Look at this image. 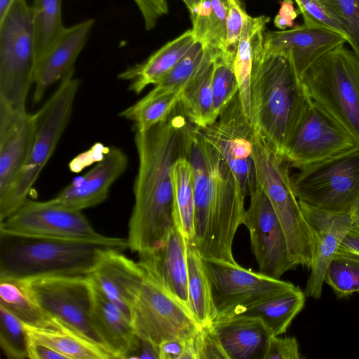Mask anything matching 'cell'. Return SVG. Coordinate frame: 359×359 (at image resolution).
<instances>
[{
    "mask_svg": "<svg viewBox=\"0 0 359 359\" xmlns=\"http://www.w3.org/2000/svg\"><path fill=\"white\" fill-rule=\"evenodd\" d=\"M190 124L178 104L164 121L135 132L138 168L127 238L133 252L161 246L177 227L172 171L176 161L186 156Z\"/></svg>",
    "mask_w": 359,
    "mask_h": 359,
    "instance_id": "obj_1",
    "label": "cell"
},
{
    "mask_svg": "<svg viewBox=\"0 0 359 359\" xmlns=\"http://www.w3.org/2000/svg\"><path fill=\"white\" fill-rule=\"evenodd\" d=\"M185 157L193 171L195 199L194 233L189 243L203 258L237 263L232 245L243 224L246 196L219 151L191 123Z\"/></svg>",
    "mask_w": 359,
    "mask_h": 359,
    "instance_id": "obj_2",
    "label": "cell"
},
{
    "mask_svg": "<svg viewBox=\"0 0 359 359\" xmlns=\"http://www.w3.org/2000/svg\"><path fill=\"white\" fill-rule=\"evenodd\" d=\"M128 248L127 238L67 239L0 231V277H88L106 255Z\"/></svg>",
    "mask_w": 359,
    "mask_h": 359,
    "instance_id": "obj_3",
    "label": "cell"
},
{
    "mask_svg": "<svg viewBox=\"0 0 359 359\" xmlns=\"http://www.w3.org/2000/svg\"><path fill=\"white\" fill-rule=\"evenodd\" d=\"M250 93L255 132L284 160L307 98L290 55L263 48L253 62Z\"/></svg>",
    "mask_w": 359,
    "mask_h": 359,
    "instance_id": "obj_4",
    "label": "cell"
},
{
    "mask_svg": "<svg viewBox=\"0 0 359 359\" xmlns=\"http://www.w3.org/2000/svg\"><path fill=\"white\" fill-rule=\"evenodd\" d=\"M80 81L74 69L62 80L45 104L33 114L34 133L26 163L10 193L0 201V222L27 198L41 172L53 154L69 122Z\"/></svg>",
    "mask_w": 359,
    "mask_h": 359,
    "instance_id": "obj_5",
    "label": "cell"
},
{
    "mask_svg": "<svg viewBox=\"0 0 359 359\" xmlns=\"http://www.w3.org/2000/svg\"><path fill=\"white\" fill-rule=\"evenodd\" d=\"M306 94L359 142V59L344 44L302 75Z\"/></svg>",
    "mask_w": 359,
    "mask_h": 359,
    "instance_id": "obj_6",
    "label": "cell"
},
{
    "mask_svg": "<svg viewBox=\"0 0 359 359\" xmlns=\"http://www.w3.org/2000/svg\"><path fill=\"white\" fill-rule=\"evenodd\" d=\"M252 158L257 181L275 210L292 261L296 266L310 268L313 259L312 241L293 189L290 166L274 154L255 130Z\"/></svg>",
    "mask_w": 359,
    "mask_h": 359,
    "instance_id": "obj_7",
    "label": "cell"
},
{
    "mask_svg": "<svg viewBox=\"0 0 359 359\" xmlns=\"http://www.w3.org/2000/svg\"><path fill=\"white\" fill-rule=\"evenodd\" d=\"M35 67L32 7L13 0L0 20V104L26 109Z\"/></svg>",
    "mask_w": 359,
    "mask_h": 359,
    "instance_id": "obj_8",
    "label": "cell"
},
{
    "mask_svg": "<svg viewBox=\"0 0 359 359\" xmlns=\"http://www.w3.org/2000/svg\"><path fill=\"white\" fill-rule=\"evenodd\" d=\"M292 182L299 201L325 210L351 212L359 203V150L299 170Z\"/></svg>",
    "mask_w": 359,
    "mask_h": 359,
    "instance_id": "obj_9",
    "label": "cell"
},
{
    "mask_svg": "<svg viewBox=\"0 0 359 359\" xmlns=\"http://www.w3.org/2000/svg\"><path fill=\"white\" fill-rule=\"evenodd\" d=\"M358 150L359 142L307 95L284 156L290 168L304 170Z\"/></svg>",
    "mask_w": 359,
    "mask_h": 359,
    "instance_id": "obj_10",
    "label": "cell"
},
{
    "mask_svg": "<svg viewBox=\"0 0 359 359\" xmlns=\"http://www.w3.org/2000/svg\"><path fill=\"white\" fill-rule=\"evenodd\" d=\"M27 280L33 297L46 314L104 348L90 323L93 287L88 276Z\"/></svg>",
    "mask_w": 359,
    "mask_h": 359,
    "instance_id": "obj_11",
    "label": "cell"
},
{
    "mask_svg": "<svg viewBox=\"0 0 359 359\" xmlns=\"http://www.w3.org/2000/svg\"><path fill=\"white\" fill-rule=\"evenodd\" d=\"M198 130L222 154L247 196L257 182L252 158L255 129L243 111L238 91L215 122Z\"/></svg>",
    "mask_w": 359,
    "mask_h": 359,
    "instance_id": "obj_12",
    "label": "cell"
},
{
    "mask_svg": "<svg viewBox=\"0 0 359 359\" xmlns=\"http://www.w3.org/2000/svg\"><path fill=\"white\" fill-rule=\"evenodd\" d=\"M202 259L210 283L217 316L295 287L290 282L254 272L237 263L217 259Z\"/></svg>",
    "mask_w": 359,
    "mask_h": 359,
    "instance_id": "obj_13",
    "label": "cell"
},
{
    "mask_svg": "<svg viewBox=\"0 0 359 359\" xmlns=\"http://www.w3.org/2000/svg\"><path fill=\"white\" fill-rule=\"evenodd\" d=\"M0 231L41 238L95 240L106 236L93 227L81 211L67 208L53 200L27 199L0 222Z\"/></svg>",
    "mask_w": 359,
    "mask_h": 359,
    "instance_id": "obj_14",
    "label": "cell"
},
{
    "mask_svg": "<svg viewBox=\"0 0 359 359\" xmlns=\"http://www.w3.org/2000/svg\"><path fill=\"white\" fill-rule=\"evenodd\" d=\"M130 319L138 335L158 345L175 337H191L200 327L186 308L147 275L132 305Z\"/></svg>",
    "mask_w": 359,
    "mask_h": 359,
    "instance_id": "obj_15",
    "label": "cell"
},
{
    "mask_svg": "<svg viewBox=\"0 0 359 359\" xmlns=\"http://www.w3.org/2000/svg\"><path fill=\"white\" fill-rule=\"evenodd\" d=\"M249 194L250 203L245 210L243 224L249 231L259 272L279 278L296 265L290 257L286 238L275 210L258 182Z\"/></svg>",
    "mask_w": 359,
    "mask_h": 359,
    "instance_id": "obj_16",
    "label": "cell"
},
{
    "mask_svg": "<svg viewBox=\"0 0 359 359\" xmlns=\"http://www.w3.org/2000/svg\"><path fill=\"white\" fill-rule=\"evenodd\" d=\"M299 202L313 247L311 273L304 292L306 297L320 299L327 266L355 221L351 212H335Z\"/></svg>",
    "mask_w": 359,
    "mask_h": 359,
    "instance_id": "obj_17",
    "label": "cell"
},
{
    "mask_svg": "<svg viewBox=\"0 0 359 359\" xmlns=\"http://www.w3.org/2000/svg\"><path fill=\"white\" fill-rule=\"evenodd\" d=\"M187 248V238L176 227L161 246L137 253V262L148 278L190 312Z\"/></svg>",
    "mask_w": 359,
    "mask_h": 359,
    "instance_id": "obj_18",
    "label": "cell"
},
{
    "mask_svg": "<svg viewBox=\"0 0 359 359\" xmlns=\"http://www.w3.org/2000/svg\"><path fill=\"white\" fill-rule=\"evenodd\" d=\"M128 164V156L122 149L107 148L95 166L74 179L53 200L79 211L96 206L107 199L111 187L123 174Z\"/></svg>",
    "mask_w": 359,
    "mask_h": 359,
    "instance_id": "obj_19",
    "label": "cell"
},
{
    "mask_svg": "<svg viewBox=\"0 0 359 359\" xmlns=\"http://www.w3.org/2000/svg\"><path fill=\"white\" fill-rule=\"evenodd\" d=\"M33 133V114L0 104V201L10 193L26 163Z\"/></svg>",
    "mask_w": 359,
    "mask_h": 359,
    "instance_id": "obj_20",
    "label": "cell"
},
{
    "mask_svg": "<svg viewBox=\"0 0 359 359\" xmlns=\"http://www.w3.org/2000/svg\"><path fill=\"white\" fill-rule=\"evenodd\" d=\"M345 42L346 39L339 33L304 24L289 30L264 34V50L287 53L301 79L316 61Z\"/></svg>",
    "mask_w": 359,
    "mask_h": 359,
    "instance_id": "obj_21",
    "label": "cell"
},
{
    "mask_svg": "<svg viewBox=\"0 0 359 359\" xmlns=\"http://www.w3.org/2000/svg\"><path fill=\"white\" fill-rule=\"evenodd\" d=\"M95 25L93 18L65 27L36 64L33 102H40L48 88L70 71L84 48Z\"/></svg>",
    "mask_w": 359,
    "mask_h": 359,
    "instance_id": "obj_22",
    "label": "cell"
},
{
    "mask_svg": "<svg viewBox=\"0 0 359 359\" xmlns=\"http://www.w3.org/2000/svg\"><path fill=\"white\" fill-rule=\"evenodd\" d=\"M88 278L95 290L130 318L132 305L146 278V273L138 262L123 252H111L99 262Z\"/></svg>",
    "mask_w": 359,
    "mask_h": 359,
    "instance_id": "obj_23",
    "label": "cell"
},
{
    "mask_svg": "<svg viewBox=\"0 0 359 359\" xmlns=\"http://www.w3.org/2000/svg\"><path fill=\"white\" fill-rule=\"evenodd\" d=\"M228 359H264L272 336L257 318L224 314L211 323Z\"/></svg>",
    "mask_w": 359,
    "mask_h": 359,
    "instance_id": "obj_24",
    "label": "cell"
},
{
    "mask_svg": "<svg viewBox=\"0 0 359 359\" xmlns=\"http://www.w3.org/2000/svg\"><path fill=\"white\" fill-rule=\"evenodd\" d=\"M90 323L112 358H128L136 337L131 320L94 288Z\"/></svg>",
    "mask_w": 359,
    "mask_h": 359,
    "instance_id": "obj_25",
    "label": "cell"
},
{
    "mask_svg": "<svg viewBox=\"0 0 359 359\" xmlns=\"http://www.w3.org/2000/svg\"><path fill=\"white\" fill-rule=\"evenodd\" d=\"M196 41L192 29H188L168 42L143 62L121 72L119 79L130 82L129 90L140 94L149 85L158 83L183 57Z\"/></svg>",
    "mask_w": 359,
    "mask_h": 359,
    "instance_id": "obj_26",
    "label": "cell"
},
{
    "mask_svg": "<svg viewBox=\"0 0 359 359\" xmlns=\"http://www.w3.org/2000/svg\"><path fill=\"white\" fill-rule=\"evenodd\" d=\"M218 48L205 46L203 61L181 92L179 107L187 120L203 128L217 119L213 107L212 77Z\"/></svg>",
    "mask_w": 359,
    "mask_h": 359,
    "instance_id": "obj_27",
    "label": "cell"
},
{
    "mask_svg": "<svg viewBox=\"0 0 359 359\" xmlns=\"http://www.w3.org/2000/svg\"><path fill=\"white\" fill-rule=\"evenodd\" d=\"M306 294L299 287L263 301L221 314L242 315L259 318L272 336L285 333L294 318L303 309ZM219 316V315H218Z\"/></svg>",
    "mask_w": 359,
    "mask_h": 359,
    "instance_id": "obj_28",
    "label": "cell"
},
{
    "mask_svg": "<svg viewBox=\"0 0 359 359\" xmlns=\"http://www.w3.org/2000/svg\"><path fill=\"white\" fill-rule=\"evenodd\" d=\"M24 325L30 338L49 346L66 359L112 358L104 348L56 320L46 327Z\"/></svg>",
    "mask_w": 359,
    "mask_h": 359,
    "instance_id": "obj_29",
    "label": "cell"
},
{
    "mask_svg": "<svg viewBox=\"0 0 359 359\" xmlns=\"http://www.w3.org/2000/svg\"><path fill=\"white\" fill-rule=\"evenodd\" d=\"M269 17L247 16L234 59V70L238 84V93L247 117L250 121V79L253 62L264 48V29Z\"/></svg>",
    "mask_w": 359,
    "mask_h": 359,
    "instance_id": "obj_30",
    "label": "cell"
},
{
    "mask_svg": "<svg viewBox=\"0 0 359 359\" xmlns=\"http://www.w3.org/2000/svg\"><path fill=\"white\" fill-rule=\"evenodd\" d=\"M187 266L189 311L200 327L210 324L217 316L210 283L202 257L189 242Z\"/></svg>",
    "mask_w": 359,
    "mask_h": 359,
    "instance_id": "obj_31",
    "label": "cell"
},
{
    "mask_svg": "<svg viewBox=\"0 0 359 359\" xmlns=\"http://www.w3.org/2000/svg\"><path fill=\"white\" fill-rule=\"evenodd\" d=\"M0 306L29 326L46 327L54 321L35 301L27 279L0 277Z\"/></svg>",
    "mask_w": 359,
    "mask_h": 359,
    "instance_id": "obj_32",
    "label": "cell"
},
{
    "mask_svg": "<svg viewBox=\"0 0 359 359\" xmlns=\"http://www.w3.org/2000/svg\"><path fill=\"white\" fill-rule=\"evenodd\" d=\"M181 92L151 90L119 116L132 121L135 132L145 131L166 120L177 107Z\"/></svg>",
    "mask_w": 359,
    "mask_h": 359,
    "instance_id": "obj_33",
    "label": "cell"
},
{
    "mask_svg": "<svg viewBox=\"0 0 359 359\" xmlns=\"http://www.w3.org/2000/svg\"><path fill=\"white\" fill-rule=\"evenodd\" d=\"M173 185L177 227L191 243L194 233L195 199L193 171L186 157L174 165Z\"/></svg>",
    "mask_w": 359,
    "mask_h": 359,
    "instance_id": "obj_34",
    "label": "cell"
},
{
    "mask_svg": "<svg viewBox=\"0 0 359 359\" xmlns=\"http://www.w3.org/2000/svg\"><path fill=\"white\" fill-rule=\"evenodd\" d=\"M32 18L36 64L65 27L62 0H34Z\"/></svg>",
    "mask_w": 359,
    "mask_h": 359,
    "instance_id": "obj_35",
    "label": "cell"
},
{
    "mask_svg": "<svg viewBox=\"0 0 359 359\" xmlns=\"http://www.w3.org/2000/svg\"><path fill=\"white\" fill-rule=\"evenodd\" d=\"M324 283L339 298L359 292V255L337 252L327 266Z\"/></svg>",
    "mask_w": 359,
    "mask_h": 359,
    "instance_id": "obj_36",
    "label": "cell"
},
{
    "mask_svg": "<svg viewBox=\"0 0 359 359\" xmlns=\"http://www.w3.org/2000/svg\"><path fill=\"white\" fill-rule=\"evenodd\" d=\"M235 53L218 49L214 62L212 77L213 107L218 118L222 109L238 91L234 70Z\"/></svg>",
    "mask_w": 359,
    "mask_h": 359,
    "instance_id": "obj_37",
    "label": "cell"
},
{
    "mask_svg": "<svg viewBox=\"0 0 359 359\" xmlns=\"http://www.w3.org/2000/svg\"><path fill=\"white\" fill-rule=\"evenodd\" d=\"M29 336L24 323L0 306V347L8 359L28 358Z\"/></svg>",
    "mask_w": 359,
    "mask_h": 359,
    "instance_id": "obj_38",
    "label": "cell"
},
{
    "mask_svg": "<svg viewBox=\"0 0 359 359\" xmlns=\"http://www.w3.org/2000/svg\"><path fill=\"white\" fill-rule=\"evenodd\" d=\"M204 54L205 46L196 41L183 57L151 90L156 93L182 92L201 64Z\"/></svg>",
    "mask_w": 359,
    "mask_h": 359,
    "instance_id": "obj_39",
    "label": "cell"
},
{
    "mask_svg": "<svg viewBox=\"0 0 359 359\" xmlns=\"http://www.w3.org/2000/svg\"><path fill=\"white\" fill-rule=\"evenodd\" d=\"M300 14L303 15L304 25L309 27H322L343 35L348 41L346 27L338 20L329 8L321 0H294Z\"/></svg>",
    "mask_w": 359,
    "mask_h": 359,
    "instance_id": "obj_40",
    "label": "cell"
},
{
    "mask_svg": "<svg viewBox=\"0 0 359 359\" xmlns=\"http://www.w3.org/2000/svg\"><path fill=\"white\" fill-rule=\"evenodd\" d=\"M196 41L217 48V28L210 0H199L189 11Z\"/></svg>",
    "mask_w": 359,
    "mask_h": 359,
    "instance_id": "obj_41",
    "label": "cell"
},
{
    "mask_svg": "<svg viewBox=\"0 0 359 359\" xmlns=\"http://www.w3.org/2000/svg\"><path fill=\"white\" fill-rule=\"evenodd\" d=\"M346 27L348 43L359 59V0H321Z\"/></svg>",
    "mask_w": 359,
    "mask_h": 359,
    "instance_id": "obj_42",
    "label": "cell"
},
{
    "mask_svg": "<svg viewBox=\"0 0 359 359\" xmlns=\"http://www.w3.org/2000/svg\"><path fill=\"white\" fill-rule=\"evenodd\" d=\"M192 342L196 359H228L211 323L201 326Z\"/></svg>",
    "mask_w": 359,
    "mask_h": 359,
    "instance_id": "obj_43",
    "label": "cell"
},
{
    "mask_svg": "<svg viewBox=\"0 0 359 359\" xmlns=\"http://www.w3.org/2000/svg\"><path fill=\"white\" fill-rule=\"evenodd\" d=\"M248 15L241 0H229V13L226 23V39L223 51L236 54L241 32Z\"/></svg>",
    "mask_w": 359,
    "mask_h": 359,
    "instance_id": "obj_44",
    "label": "cell"
},
{
    "mask_svg": "<svg viewBox=\"0 0 359 359\" xmlns=\"http://www.w3.org/2000/svg\"><path fill=\"white\" fill-rule=\"evenodd\" d=\"M302 355L294 337L271 336L268 341L264 359H300Z\"/></svg>",
    "mask_w": 359,
    "mask_h": 359,
    "instance_id": "obj_45",
    "label": "cell"
},
{
    "mask_svg": "<svg viewBox=\"0 0 359 359\" xmlns=\"http://www.w3.org/2000/svg\"><path fill=\"white\" fill-rule=\"evenodd\" d=\"M137 6L147 31L153 29L158 19L168 13L165 0H133Z\"/></svg>",
    "mask_w": 359,
    "mask_h": 359,
    "instance_id": "obj_46",
    "label": "cell"
},
{
    "mask_svg": "<svg viewBox=\"0 0 359 359\" xmlns=\"http://www.w3.org/2000/svg\"><path fill=\"white\" fill-rule=\"evenodd\" d=\"M217 28V48L223 50L226 39V23L229 0H210Z\"/></svg>",
    "mask_w": 359,
    "mask_h": 359,
    "instance_id": "obj_47",
    "label": "cell"
},
{
    "mask_svg": "<svg viewBox=\"0 0 359 359\" xmlns=\"http://www.w3.org/2000/svg\"><path fill=\"white\" fill-rule=\"evenodd\" d=\"M128 358L159 359L158 345L136 333L135 339Z\"/></svg>",
    "mask_w": 359,
    "mask_h": 359,
    "instance_id": "obj_48",
    "label": "cell"
},
{
    "mask_svg": "<svg viewBox=\"0 0 359 359\" xmlns=\"http://www.w3.org/2000/svg\"><path fill=\"white\" fill-rule=\"evenodd\" d=\"M300 14L299 10H295L293 0H282L278 14L274 18L275 26L280 29L293 27L294 20Z\"/></svg>",
    "mask_w": 359,
    "mask_h": 359,
    "instance_id": "obj_49",
    "label": "cell"
},
{
    "mask_svg": "<svg viewBox=\"0 0 359 359\" xmlns=\"http://www.w3.org/2000/svg\"><path fill=\"white\" fill-rule=\"evenodd\" d=\"M187 339L175 337L161 342L158 345L159 359H182Z\"/></svg>",
    "mask_w": 359,
    "mask_h": 359,
    "instance_id": "obj_50",
    "label": "cell"
},
{
    "mask_svg": "<svg viewBox=\"0 0 359 359\" xmlns=\"http://www.w3.org/2000/svg\"><path fill=\"white\" fill-rule=\"evenodd\" d=\"M29 359H66V358L49 346L29 337Z\"/></svg>",
    "mask_w": 359,
    "mask_h": 359,
    "instance_id": "obj_51",
    "label": "cell"
},
{
    "mask_svg": "<svg viewBox=\"0 0 359 359\" xmlns=\"http://www.w3.org/2000/svg\"><path fill=\"white\" fill-rule=\"evenodd\" d=\"M337 252L359 255V224L355 222L344 237Z\"/></svg>",
    "mask_w": 359,
    "mask_h": 359,
    "instance_id": "obj_52",
    "label": "cell"
},
{
    "mask_svg": "<svg viewBox=\"0 0 359 359\" xmlns=\"http://www.w3.org/2000/svg\"><path fill=\"white\" fill-rule=\"evenodd\" d=\"M13 1V0H0V20L4 17Z\"/></svg>",
    "mask_w": 359,
    "mask_h": 359,
    "instance_id": "obj_53",
    "label": "cell"
},
{
    "mask_svg": "<svg viewBox=\"0 0 359 359\" xmlns=\"http://www.w3.org/2000/svg\"><path fill=\"white\" fill-rule=\"evenodd\" d=\"M351 213L355 222L359 224V203L353 208Z\"/></svg>",
    "mask_w": 359,
    "mask_h": 359,
    "instance_id": "obj_54",
    "label": "cell"
},
{
    "mask_svg": "<svg viewBox=\"0 0 359 359\" xmlns=\"http://www.w3.org/2000/svg\"><path fill=\"white\" fill-rule=\"evenodd\" d=\"M186 6H187L189 11H190L193 6L196 4L199 0H182Z\"/></svg>",
    "mask_w": 359,
    "mask_h": 359,
    "instance_id": "obj_55",
    "label": "cell"
}]
</instances>
